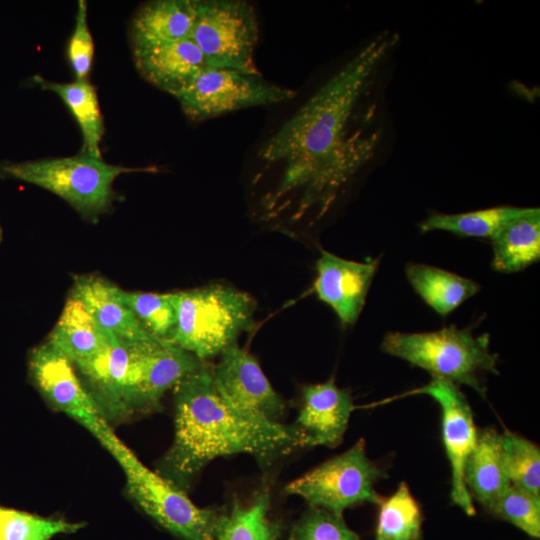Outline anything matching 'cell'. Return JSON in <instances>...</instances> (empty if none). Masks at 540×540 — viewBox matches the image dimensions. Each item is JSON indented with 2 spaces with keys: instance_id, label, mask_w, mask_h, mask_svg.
<instances>
[{
  "instance_id": "obj_20",
  "label": "cell",
  "mask_w": 540,
  "mask_h": 540,
  "mask_svg": "<svg viewBox=\"0 0 540 540\" xmlns=\"http://www.w3.org/2000/svg\"><path fill=\"white\" fill-rule=\"evenodd\" d=\"M464 480L471 496L486 510L511 485L503 463L501 434L496 430H478L465 461Z\"/></svg>"
},
{
  "instance_id": "obj_33",
  "label": "cell",
  "mask_w": 540,
  "mask_h": 540,
  "mask_svg": "<svg viewBox=\"0 0 540 540\" xmlns=\"http://www.w3.org/2000/svg\"><path fill=\"white\" fill-rule=\"evenodd\" d=\"M75 27L69 39L67 57L76 80H86L94 57V43L87 19V2L79 0L75 17Z\"/></svg>"
},
{
  "instance_id": "obj_8",
  "label": "cell",
  "mask_w": 540,
  "mask_h": 540,
  "mask_svg": "<svg viewBox=\"0 0 540 540\" xmlns=\"http://www.w3.org/2000/svg\"><path fill=\"white\" fill-rule=\"evenodd\" d=\"M259 29L256 12L242 0H196L190 38L208 68L259 72L254 52Z\"/></svg>"
},
{
  "instance_id": "obj_21",
  "label": "cell",
  "mask_w": 540,
  "mask_h": 540,
  "mask_svg": "<svg viewBox=\"0 0 540 540\" xmlns=\"http://www.w3.org/2000/svg\"><path fill=\"white\" fill-rule=\"evenodd\" d=\"M109 334L78 301L68 297L47 342L77 367L104 347Z\"/></svg>"
},
{
  "instance_id": "obj_31",
  "label": "cell",
  "mask_w": 540,
  "mask_h": 540,
  "mask_svg": "<svg viewBox=\"0 0 540 540\" xmlns=\"http://www.w3.org/2000/svg\"><path fill=\"white\" fill-rule=\"evenodd\" d=\"M487 511L531 537L540 536V496L510 485Z\"/></svg>"
},
{
  "instance_id": "obj_32",
  "label": "cell",
  "mask_w": 540,
  "mask_h": 540,
  "mask_svg": "<svg viewBox=\"0 0 540 540\" xmlns=\"http://www.w3.org/2000/svg\"><path fill=\"white\" fill-rule=\"evenodd\" d=\"M289 540H361L339 515L310 507L293 526Z\"/></svg>"
},
{
  "instance_id": "obj_13",
  "label": "cell",
  "mask_w": 540,
  "mask_h": 540,
  "mask_svg": "<svg viewBox=\"0 0 540 540\" xmlns=\"http://www.w3.org/2000/svg\"><path fill=\"white\" fill-rule=\"evenodd\" d=\"M211 373L216 388L232 405L262 419L281 423L286 413L284 400L257 360L237 342L220 353Z\"/></svg>"
},
{
  "instance_id": "obj_4",
  "label": "cell",
  "mask_w": 540,
  "mask_h": 540,
  "mask_svg": "<svg viewBox=\"0 0 540 540\" xmlns=\"http://www.w3.org/2000/svg\"><path fill=\"white\" fill-rule=\"evenodd\" d=\"M382 351L420 367L432 377L466 385L485 397V373L498 374L497 354L490 351V336H474L455 325L420 333H387Z\"/></svg>"
},
{
  "instance_id": "obj_2",
  "label": "cell",
  "mask_w": 540,
  "mask_h": 540,
  "mask_svg": "<svg viewBox=\"0 0 540 540\" xmlns=\"http://www.w3.org/2000/svg\"><path fill=\"white\" fill-rule=\"evenodd\" d=\"M304 447L308 442L294 424L262 419L227 401L204 363L174 387V439L157 473L186 492L218 457L246 453L266 466Z\"/></svg>"
},
{
  "instance_id": "obj_6",
  "label": "cell",
  "mask_w": 540,
  "mask_h": 540,
  "mask_svg": "<svg viewBox=\"0 0 540 540\" xmlns=\"http://www.w3.org/2000/svg\"><path fill=\"white\" fill-rule=\"evenodd\" d=\"M100 444L118 462L130 497L148 516L184 540H212L219 511L196 506L183 490L147 468L114 432Z\"/></svg>"
},
{
  "instance_id": "obj_27",
  "label": "cell",
  "mask_w": 540,
  "mask_h": 540,
  "mask_svg": "<svg viewBox=\"0 0 540 540\" xmlns=\"http://www.w3.org/2000/svg\"><path fill=\"white\" fill-rule=\"evenodd\" d=\"M378 505L375 540L422 539L423 514L405 482Z\"/></svg>"
},
{
  "instance_id": "obj_18",
  "label": "cell",
  "mask_w": 540,
  "mask_h": 540,
  "mask_svg": "<svg viewBox=\"0 0 540 540\" xmlns=\"http://www.w3.org/2000/svg\"><path fill=\"white\" fill-rule=\"evenodd\" d=\"M133 59L147 82L174 97L208 68L191 38L133 52Z\"/></svg>"
},
{
  "instance_id": "obj_14",
  "label": "cell",
  "mask_w": 540,
  "mask_h": 540,
  "mask_svg": "<svg viewBox=\"0 0 540 540\" xmlns=\"http://www.w3.org/2000/svg\"><path fill=\"white\" fill-rule=\"evenodd\" d=\"M379 260L356 262L322 251L316 263L314 291L343 325L357 321L378 269Z\"/></svg>"
},
{
  "instance_id": "obj_15",
  "label": "cell",
  "mask_w": 540,
  "mask_h": 540,
  "mask_svg": "<svg viewBox=\"0 0 540 540\" xmlns=\"http://www.w3.org/2000/svg\"><path fill=\"white\" fill-rule=\"evenodd\" d=\"M301 401L293 424L306 438L309 447L338 446L354 409L351 393L339 388L332 377L323 383L303 386Z\"/></svg>"
},
{
  "instance_id": "obj_12",
  "label": "cell",
  "mask_w": 540,
  "mask_h": 540,
  "mask_svg": "<svg viewBox=\"0 0 540 540\" xmlns=\"http://www.w3.org/2000/svg\"><path fill=\"white\" fill-rule=\"evenodd\" d=\"M127 349L131 413L156 409L167 390L204 364L179 346L160 340Z\"/></svg>"
},
{
  "instance_id": "obj_9",
  "label": "cell",
  "mask_w": 540,
  "mask_h": 540,
  "mask_svg": "<svg viewBox=\"0 0 540 540\" xmlns=\"http://www.w3.org/2000/svg\"><path fill=\"white\" fill-rule=\"evenodd\" d=\"M294 90L271 83L259 72L206 68L175 98L192 121H204L241 109L289 101Z\"/></svg>"
},
{
  "instance_id": "obj_25",
  "label": "cell",
  "mask_w": 540,
  "mask_h": 540,
  "mask_svg": "<svg viewBox=\"0 0 540 540\" xmlns=\"http://www.w3.org/2000/svg\"><path fill=\"white\" fill-rule=\"evenodd\" d=\"M405 273L415 292L442 317L480 290L471 279L427 264L409 263Z\"/></svg>"
},
{
  "instance_id": "obj_24",
  "label": "cell",
  "mask_w": 540,
  "mask_h": 540,
  "mask_svg": "<svg viewBox=\"0 0 540 540\" xmlns=\"http://www.w3.org/2000/svg\"><path fill=\"white\" fill-rule=\"evenodd\" d=\"M492 267L502 273H515L539 261L540 210L528 208L511 220L492 238Z\"/></svg>"
},
{
  "instance_id": "obj_26",
  "label": "cell",
  "mask_w": 540,
  "mask_h": 540,
  "mask_svg": "<svg viewBox=\"0 0 540 540\" xmlns=\"http://www.w3.org/2000/svg\"><path fill=\"white\" fill-rule=\"evenodd\" d=\"M528 208L499 206L458 214H432L420 224L423 232L442 230L459 236L492 238Z\"/></svg>"
},
{
  "instance_id": "obj_7",
  "label": "cell",
  "mask_w": 540,
  "mask_h": 540,
  "mask_svg": "<svg viewBox=\"0 0 540 540\" xmlns=\"http://www.w3.org/2000/svg\"><path fill=\"white\" fill-rule=\"evenodd\" d=\"M386 471L368 458L363 439L350 449L308 471L285 486V492L302 497L310 507L343 515L363 503L379 504L376 483Z\"/></svg>"
},
{
  "instance_id": "obj_11",
  "label": "cell",
  "mask_w": 540,
  "mask_h": 540,
  "mask_svg": "<svg viewBox=\"0 0 540 540\" xmlns=\"http://www.w3.org/2000/svg\"><path fill=\"white\" fill-rule=\"evenodd\" d=\"M409 394L428 395L439 405L442 440L451 467L450 497L453 504L465 514L475 515L473 499L464 480V465L475 444L478 430L465 395L457 384L435 377Z\"/></svg>"
},
{
  "instance_id": "obj_34",
  "label": "cell",
  "mask_w": 540,
  "mask_h": 540,
  "mask_svg": "<svg viewBox=\"0 0 540 540\" xmlns=\"http://www.w3.org/2000/svg\"><path fill=\"white\" fill-rule=\"evenodd\" d=\"M2 237H3V229H2V225H1V221H0V243L2 241Z\"/></svg>"
},
{
  "instance_id": "obj_1",
  "label": "cell",
  "mask_w": 540,
  "mask_h": 540,
  "mask_svg": "<svg viewBox=\"0 0 540 540\" xmlns=\"http://www.w3.org/2000/svg\"><path fill=\"white\" fill-rule=\"evenodd\" d=\"M393 36H378L329 78L259 148L262 162L280 170L265 196L270 218L285 209L291 220L324 214L339 191L372 156L377 134L350 132L352 117Z\"/></svg>"
},
{
  "instance_id": "obj_5",
  "label": "cell",
  "mask_w": 540,
  "mask_h": 540,
  "mask_svg": "<svg viewBox=\"0 0 540 540\" xmlns=\"http://www.w3.org/2000/svg\"><path fill=\"white\" fill-rule=\"evenodd\" d=\"M175 302L177 322L170 343L201 361L219 356L254 323V300L229 286L175 292Z\"/></svg>"
},
{
  "instance_id": "obj_19",
  "label": "cell",
  "mask_w": 540,
  "mask_h": 540,
  "mask_svg": "<svg viewBox=\"0 0 540 540\" xmlns=\"http://www.w3.org/2000/svg\"><path fill=\"white\" fill-rule=\"evenodd\" d=\"M196 0H154L132 17L129 36L133 52L190 38Z\"/></svg>"
},
{
  "instance_id": "obj_16",
  "label": "cell",
  "mask_w": 540,
  "mask_h": 540,
  "mask_svg": "<svg viewBox=\"0 0 540 540\" xmlns=\"http://www.w3.org/2000/svg\"><path fill=\"white\" fill-rule=\"evenodd\" d=\"M118 286L100 275L74 277L69 297L78 301L97 324L126 348L156 341L118 295Z\"/></svg>"
},
{
  "instance_id": "obj_10",
  "label": "cell",
  "mask_w": 540,
  "mask_h": 540,
  "mask_svg": "<svg viewBox=\"0 0 540 540\" xmlns=\"http://www.w3.org/2000/svg\"><path fill=\"white\" fill-rule=\"evenodd\" d=\"M28 369L36 388L53 407L81 424L99 443L114 432L73 363L47 341L31 350Z\"/></svg>"
},
{
  "instance_id": "obj_30",
  "label": "cell",
  "mask_w": 540,
  "mask_h": 540,
  "mask_svg": "<svg viewBox=\"0 0 540 540\" xmlns=\"http://www.w3.org/2000/svg\"><path fill=\"white\" fill-rule=\"evenodd\" d=\"M82 526L0 506V540H51L59 534L74 533Z\"/></svg>"
},
{
  "instance_id": "obj_22",
  "label": "cell",
  "mask_w": 540,
  "mask_h": 540,
  "mask_svg": "<svg viewBox=\"0 0 540 540\" xmlns=\"http://www.w3.org/2000/svg\"><path fill=\"white\" fill-rule=\"evenodd\" d=\"M270 493L260 489L246 502L219 511L212 540H282V526L270 513Z\"/></svg>"
},
{
  "instance_id": "obj_3",
  "label": "cell",
  "mask_w": 540,
  "mask_h": 540,
  "mask_svg": "<svg viewBox=\"0 0 540 540\" xmlns=\"http://www.w3.org/2000/svg\"><path fill=\"white\" fill-rule=\"evenodd\" d=\"M154 167H126L83 154L29 161L0 162V178L23 181L43 188L67 202L83 219L96 221L108 213L118 196L113 183L118 176L151 172Z\"/></svg>"
},
{
  "instance_id": "obj_23",
  "label": "cell",
  "mask_w": 540,
  "mask_h": 540,
  "mask_svg": "<svg viewBox=\"0 0 540 540\" xmlns=\"http://www.w3.org/2000/svg\"><path fill=\"white\" fill-rule=\"evenodd\" d=\"M32 80L42 90L59 96L77 121L82 134L80 154L101 159L105 128L95 87L87 79L58 83L34 75Z\"/></svg>"
},
{
  "instance_id": "obj_28",
  "label": "cell",
  "mask_w": 540,
  "mask_h": 540,
  "mask_svg": "<svg viewBox=\"0 0 540 540\" xmlns=\"http://www.w3.org/2000/svg\"><path fill=\"white\" fill-rule=\"evenodd\" d=\"M118 295L152 336L170 343L177 322L175 292L126 291L119 287Z\"/></svg>"
},
{
  "instance_id": "obj_29",
  "label": "cell",
  "mask_w": 540,
  "mask_h": 540,
  "mask_svg": "<svg viewBox=\"0 0 540 540\" xmlns=\"http://www.w3.org/2000/svg\"><path fill=\"white\" fill-rule=\"evenodd\" d=\"M503 463L510 484L540 496V449L532 441L506 430L501 433Z\"/></svg>"
},
{
  "instance_id": "obj_17",
  "label": "cell",
  "mask_w": 540,
  "mask_h": 540,
  "mask_svg": "<svg viewBox=\"0 0 540 540\" xmlns=\"http://www.w3.org/2000/svg\"><path fill=\"white\" fill-rule=\"evenodd\" d=\"M76 368L105 417L118 418L131 413L128 402L129 351L112 333L93 358Z\"/></svg>"
}]
</instances>
